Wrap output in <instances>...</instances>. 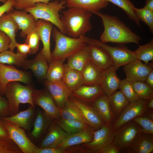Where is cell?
I'll return each mask as SVG.
<instances>
[{
	"mask_svg": "<svg viewBox=\"0 0 153 153\" xmlns=\"http://www.w3.org/2000/svg\"><path fill=\"white\" fill-rule=\"evenodd\" d=\"M94 13L101 18L104 27V31L100 37L101 41L105 43L110 42L125 44L132 42L139 45L141 37L117 17L99 11Z\"/></svg>",
	"mask_w": 153,
	"mask_h": 153,
	"instance_id": "6da1fadb",
	"label": "cell"
},
{
	"mask_svg": "<svg viewBox=\"0 0 153 153\" xmlns=\"http://www.w3.org/2000/svg\"><path fill=\"white\" fill-rule=\"evenodd\" d=\"M92 14L77 7H69L62 11L60 18L65 35L75 38L86 36L92 28L90 21Z\"/></svg>",
	"mask_w": 153,
	"mask_h": 153,
	"instance_id": "7a4b0ae2",
	"label": "cell"
},
{
	"mask_svg": "<svg viewBox=\"0 0 153 153\" xmlns=\"http://www.w3.org/2000/svg\"><path fill=\"white\" fill-rule=\"evenodd\" d=\"M51 35L55 42L54 49L51 52L52 60H59L63 61L86 46L91 39L86 36L77 38L67 36L55 27H53Z\"/></svg>",
	"mask_w": 153,
	"mask_h": 153,
	"instance_id": "3957f363",
	"label": "cell"
},
{
	"mask_svg": "<svg viewBox=\"0 0 153 153\" xmlns=\"http://www.w3.org/2000/svg\"><path fill=\"white\" fill-rule=\"evenodd\" d=\"M66 0H54L48 3L38 2L34 7L25 9L31 14L37 21L42 19L54 25L63 34L65 35L59 12L66 7Z\"/></svg>",
	"mask_w": 153,
	"mask_h": 153,
	"instance_id": "277c9868",
	"label": "cell"
},
{
	"mask_svg": "<svg viewBox=\"0 0 153 153\" xmlns=\"http://www.w3.org/2000/svg\"><path fill=\"white\" fill-rule=\"evenodd\" d=\"M34 89L30 86H24L17 81H12L6 85L4 95L8 101L10 116L19 112L20 103H27L35 106L33 104L32 94Z\"/></svg>",
	"mask_w": 153,
	"mask_h": 153,
	"instance_id": "5b68a950",
	"label": "cell"
},
{
	"mask_svg": "<svg viewBox=\"0 0 153 153\" xmlns=\"http://www.w3.org/2000/svg\"><path fill=\"white\" fill-rule=\"evenodd\" d=\"M142 129L133 120L128 121L114 131L112 142L121 150L129 148Z\"/></svg>",
	"mask_w": 153,
	"mask_h": 153,
	"instance_id": "8992f818",
	"label": "cell"
},
{
	"mask_svg": "<svg viewBox=\"0 0 153 153\" xmlns=\"http://www.w3.org/2000/svg\"><path fill=\"white\" fill-rule=\"evenodd\" d=\"M89 43L100 47L109 54L113 60L116 71L120 67L137 60L134 52L124 46H110L100 41L92 38Z\"/></svg>",
	"mask_w": 153,
	"mask_h": 153,
	"instance_id": "52a82bcc",
	"label": "cell"
},
{
	"mask_svg": "<svg viewBox=\"0 0 153 153\" xmlns=\"http://www.w3.org/2000/svg\"><path fill=\"white\" fill-rule=\"evenodd\" d=\"M3 120L8 137L16 143L23 153H37L39 148L27 137L25 130L12 122Z\"/></svg>",
	"mask_w": 153,
	"mask_h": 153,
	"instance_id": "ba28073f",
	"label": "cell"
},
{
	"mask_svg": "<svg viewBox=\"0 0 153 153\" xmlns=\"http://www.w3.org/2000/svg\"><path fill=\"white\" fill-rule=\"evenodd\" d=\"M32 96L34 105L41 107L55 122L61 118L60 109L46 89L40 90L34 89Z\"/></svg>",
	"mask_w": 153,
	"mask_h": 153,
	"instance_id": "9c48e42d",
	"label": "cell"
},
{
	"mask_svg": "<svg viewBox=\"0 0 153 153\" xmlns=\"http://www.w3.org/2000/svg\"><path fill=\"white\" fill-rule=\"evenodd\" d=\"M31 76L28 72L20 70L12 65H6L0 63V81L2 95L4 93L7 84L12 81L20 82L26 84L31 81Z\"/></svg>",
	"mask_w": 153,
	"mask_h": 153,
	"instance_id": "30bf717a",
	"label": "cell"
},
{
	"mask_svg": "<svg viewBox=\"0 0 153 153\" xmlns=\"http://www.w3.org/2000/svg\"><path fill=\"white\" fill-rule=\"evenodd\" d=\"M68 101L90 126L97 129L106 125L97 112L92 106L82 102L72 95L69 97Z\"/></svg>",
	"mask_w": 153,
	"mask_h": 153,
	"instance_id": "8fae6325",
	"label": "cell"
},
{
	"mask_svg": "<svg viewBox=\"0 0 153 153\" xmlns=\"http://www.w3.org/2000/svg\"><path fill=\"white\" fill-rule=\"evenodd\" d=\"M149 100L144 101L139 99L136 102L130 103L123 110L118 117L111 125L113 130L114 131L136 117L144 115L146 104Z\"/></svg>",
	"mask_w": 153,
	"mask_h": 153,
	"instance_id": "7c38bea8",
	"label": "cell"
},
{
	"mask_svg": "<svg viewBox=\"0 0 153 153\" xmlns=\"http://www.w3.org/2000/svg\"><path fill=\"white\" fill-rule=\"evenodd\" d=\"M114 132L111 125H105L94 131L92 141L81 144L90 150L93 153H97L112 142Z\"/></svg>",
	"mask_w": 153,
	"mask_h": 153,
	"instance_id": "4fadbf2b",
	"label": "cell"
},
{
	"mask_svg": "<svg viewBox=\"0 0 153 153\" xmlns=\"http://www.w3.org/2000/svg\"><path fill=\"white\" fill-rule=\"evenodd\" d=\"M10 15L18 24L21 37L26 38L30 32L35 29L36 21L30 13L28 14L25 10L14 9L13 8L7 12Z\"/></svg>",
	"mask_w": 153,
	"mask_h": 153,
	"instance_id": "5bb4252c",
	"label": "cell"
},
{
	"mask_svg": "<svg viewBox=\"0 0 153 153\" xmlns=\"http://www.w3.org/2000/svg\"><path fill=\"white\" fill-rule=\"evenodd\" d=\"M126 79L129 81L145 82L153 67L137 60L125 65L123 68Z\"/></svg>",
	"mask_w": 153,
	"mask_h": 153,
	"instance_id": "9a60e30c",
	"label": "cell"
},
{
	"mask_svg": "<svg viewBox=\"0 0 153 153\" xmlns=\"http://www.w3.org/2000/svg\"><path fill=\"white\" fill-rule=\"evenodd\" d=\"M69 135L54 121L49 127L37 147L39 148L57 147Z\"/></svg>",
	"mask_w": 153,
	"mask_h": 153,
	"instance_id": "2e32d148",
	"label": "cell"
},
{
	"mask_svg": "<svg viewBox=\"0 0 153 153\" xmlns=\"http://www.w3.org/2000/svg\"><path fill=\"white\" fill-rule=\"evenodd\" d=\"M37 115L33 128L29 134L34 141H41L51 124L54 121L42 110L36 109Z\"/></svg>",
	"mask_w": 153,
	"mask_h": 153,
	"instance_id": "e0dca14e",
	"label": "cell"
},
{
	"mask_svg": "<svg viewBox=\"0 0 153 153\" xmlns=\"http://www.w3.org/2000/svg\"><path fill=\"white\" fill-rule=\"evenodd\" d=\"M46 89L50 93L57 106L62 109L68 101L69 97L72 95V92L65 85L62 80L55 82L46 80Z\"/></svg>",
	"mask_w": 153,
	"mask_h": 153,
	"instance_id": "ac0fdd59",
	"label": "cell"
},
{
	"mask_svg": "<svg viewBox=\"0 0 153 153\" xmlns=\"http://www.w3.org/2000/svg\"><path fill=\"white\" fill-rule=\"evenodd\" d=\"M36 115L35 106L29 104L28 107L25 110L19 112L13 116L0 118L12 122L25 131L30 132L33 126Z\"/></svg>",
	"mask_w": 153,
	"mask_h": 153,
	"instance_id": "d6986e66",
	"label": "cell"
},
{
	"mask_svg": "<svg viewBox=\"0 0 153 153\" xmlns=\"http://www.w3.org/2000/svg\"><path fill=\"white\" fill-rule=\"evenodd\" d=\"M48 63L41 49L34 59L31 60H25L22 67L31 70L37 79L41 81L46 79L48 67Z\"/></svg>",
	"mask_w": 153,
	"mask_h": 153,
	"instance_id": "ffe728a7",
	"label": "cell"
},
{
	"mask_svg": "<svg viewBox=\"0 0 153 153\" xmlns=\"http://www.w3.org/2000/svg\"><path fill=\"white\" fill-rule=\"evenodd\" d=\"M53 24L50 22L42 19L36 21V29L38 32L43 44V54L48 63L52 60L50 50V38Z\"/></svg>",
	"mask_w": 153,
	"mask_h": 153,
	"instance_id": "44dd1931",
	"label": "cell"
},
{
	"mask_svg": "<svg viewBox=\"0 0 153 153\" xmlns=\"http://www.w3.org/2000/svg\"><path fill=\"white\" fill-rule=\"evenodd\" d=\"M104 94L100 84L88 86L84 84L72 92V95L79 100L89 105Z\"/></svg>",
	"mask_w": 153,
	"mask_h": 153,
	"instance_id": "7402d4cb",
	"label": "cell"
},
{
	"mask_svg": "<svg viewBox=\"0 0 153 153\" xmlns=\"http://www.w3.org/2000/svg\"><path fill=\"white\" fill-rule=\"evenodd\" d=\"M90 60L102 70L114 66L113 60L109 54L97 45L88 44Z\"/></svg>",
	"mask_w": 153,
	"mask_h": 153,
	"instance_id": "603a6c76",
	"label": "cell"
},
{
	"mask_svg": "<svg viewBox=\"0 0 153 153\" xmlns=\"http://www.w3.org/2000/svg\"><path fill=\"white\" fill-rule=\"evenodd\" d=\"M97 129L90 126L85 129L68 135L57 147L64 149L69 146L92 141L94 131Z\"/></svg>",
	"mask_w": 153,
	"mask_h": 153,
	"instance_id": "cb8c5ba5",
	"label": "cell"
},
{
	"mask_svg": "<svg viewBox=\"0 0 153 153\" xmlns=\"http://www.w3.org/2000/svg\"><path fill=\"white\" fill-rule=\"evenodd\" d=\"M121 80L117 76L114 66L103 70L100 85L108 97L119 89Z\"/></svg>",
	"mask_w": 153,
	"mask_h": 153,
	"instance_id": "d4e9b609",
	"label": "cell"
},
{
	"mask_svg": "<svg viewBox=\"0 0 153 153\" xmlns=\"http://www.w3.org/2000/svg\"><path fill=\"white\" fill-rule=\"evenodd\" d=\"M90 105L97 111L107 125H111L116 120L110 107L109 97L105 94Z\"/></svg>",
	"mask_w": 153,
	"mask_h": 153,
	"instance_id": "484cf974",
	"label": "cell"
},
{
	"mask_svg": "<svg viewBox=\"0 0 153 153\" xmlns=\"http://www.w3.org/2000/svg\"><path fill=\"white\" fill-rule=\"evenodd\" d=\"M128 148L129 153H153V134L142 133H139Z\"/></svg>",
	"mask_w": 153,
	"mask_h": 153,
	"instance_id": "4316f807",
	"label": "cell"
},
{
	"mask_svg": "<svg viewBox=\"0 0 153 153\" xmlns=\"http://www.w3.org/2000/svg\"><path fill=\"white\" fill-rule=\"evenodd\" d=\"M19 29L18 26L11 16L8 13L3 14L0 17V30L5 33L10 38V50L14 51L17 42L16 33Z\"/></svg>",
	"mask_w": 153,
	"mask_h": 153,
	"instance_id": "83f0119b",
	"label": "cell"
},
{
	"mask_svg": "<svg viewBox=\"0 0 153 153\" xmlns=\"http://www.w3.org/2000/svg\"><path fill=\"white\" fill-rule=\"evenodd\" d=\"M81 73L84 85L88 86L100 85L103 76V70L90 60L86 65Z\"/></svg>",
	"mask_w": 153,
	"mask_h": 153,
	"instance_id": "f1b7e54d",
	"label": "cell"
},
{
	"mask_svg": "<svg viewBox=\"0 0 153 153\" xmlns=\"http://www.w3.org/2000/svg\"><path fill=\"white\" fill-rule=\"evenodd\" d=\"M65 70L62 81L67 88L72 92L84 84L82 73L71 68L65 64Z\"/></svg>",
	"mask_w": 153,
	"mask_h": 153,
	"instance_id": "f546056e",
	"label": "cell"
},
{
	"mask_svg": "<svg viewBox=\"0 0 153 153\" xmlns=\"http://www.w3.org/2000/svg\"><path fill=\"white\" fill-rule=\"evenodd\" d=\"M109 3L103 0H66V6L79 7L94 13L107 7Z\"/></svg>",
	"mask_w": 153,
	"mask_h": 153,
	"instance_id": "4dcf8cb0",
	"label": "cell"
},
{
	"mask_svg": "<svg viewBox=\"0 0 153 153\" xmlns=\"http://www.w3.org/2000/svg\"><path fill=\"white\" fill-rule=\"evenodd\" d=\"M67 65L69 67L82 72L90 61L88 44L85 47L69 56Z\"/></svg>",
	"mask_w": 153,
	"mask_h": 153,
	"instance_id": "1f68e13d",
	"label": "cell"
},
{
	"mask_svg": "<svg viewBox=\"0 0 153 153\" xmlns=\"http://www.w3.org/2000/svg\"><path fill=\"white\" fill-rule=\"evenodd\" d=\"M65 70L63 61L52 60L48 63L46 79L50 82H55L62 80Z\"/></svg>",
	"mask_w": 153,
	"mask_h": 153,
	"instance_id": "d6a6232c",
	"label": "cell"
},
{
	"mask_svg": "<svg viewBox=\"0 0 153 153\" xmlns=\"http://www.w3.org/2000/svg\"><path fill=\"white\" fill-rule=\"evenodd\" d=\"M109 98L111 109L116 120L130 102L120 90L116 91Z\"/></svg>",
	"mask_w": 153,
	"mask_h": 153,
	"instance_id": "836d02e7",
	"label": "cell"
},
{
	"mask_svg": "<svg viewBox=\"0 0 153 153\" xmlns=\"http://www.w3.org/2000/svg\"><path fill=\"white\" fill-rule=\"evenodd\" d=\"M56 122L62 129L69 135L82 131L90 126L79 121L61 118Z\"/></svg>",
	"mask_w": 153,
	"mask_h": 153,
	"instance_id": "e575fe53",
	"label": "cell"
},
{
	"mask_svg": "<svg viewBox=\"0 0 153 153\" xmlns=\"http://www.w3.org/2000/svg\"><path fill=\"white\" fill-rule=\"evenodd\" d=\"M103 0L111 2L122 8L130 19L134 21L138 26L141 27L140 20L137 17L134 8L135 6L130 0Z\"/></svg>",
	"mask_w": 153,
	"mask_h": 153,
	"instance_id": "d590c367",
	"label": "cell"
},
{
	"mask_svg": "<svg viewBox=\"0 0 153 153\" xmlns=\"http://www.w3.org/2000/svg\"><path fill=\"white\" fill-rule=\"evenodd\" d=\"M27 57L17 53H14L13 51L10 50H7L0 53V63L11 65H14L22 67Z\"/></svg>",
	"mask_w": 153,
	"mask_h": 153,
	"instance_id": "8d00e7d4",
	"label": "cell"
},
{
	"mask_svg": "<svg viewBox=\"0 0 153 153\" xmlns=\"http://www.w3.org/2000/svg\"><path fill=\"white\" fill-rule=\"evenodd\" d=\"M60 115L61 118L76 120L90 125L68 101L65 107L60 109Z\"/></svg>",
	"mask_w": 153,
	"mask_h": 153,
	"instance_id": "74e56055",
	"label": "cell"
},
{
	"mask_svg": "<svg viewBox=\"0 0 153 153\" xmlns=\"http://www.w3.org/2000/svg\"><path fill=\"white\" fill-rule=\"evenodd\" d=\"M139 45L138 48L134 52L137 60L144 61L146 65H149V61H153V39L148 43Z\"/></svg>",
	"mask_w": 153,
	"mask_h": 153,
	"instance_id": "f35d334b",
	"label": "cell"
},
{
	"mask_svg": "<svg viewBox=\"0 0 153 153\" xmlns=\"http://www.w3.org/2000/svg\"><path fill=\"white\" fill-rule=\"evenodd\" d=\"M131 83L139 99L147 101L153 98V88L145 82H132Z\"/></svg>",
	"mask_w": 153,
	"mask_h": 153,
	"instance_id": "ab89813d",
	"label": "cell"
},
{
	"mask_svg": "<svg viewBox=\"0 0 153 153\" xmlns=\"http://www.w3.org/2000/svg\"><path fill=\"white\" fill-rule=\"evenodd\" d=\"M119 89L130 103L136 102L139 99L133 89L131 82L125 79L121 80Z\"/></svg>",
	"mask_w": 153,
	"mask_h": 153,
	"instance_id": "60d3db41",
	"label": "cell"
},
{
	"mask_svg": "<svg viewBox=\"0 0 153 153\" xmlns=\"http://www.w3.org/2000/svg\"><path fill=\"white\" fill-rule=\"evenodd\" d=\"M136 14L140 20L145 23L153 33V11L144 7L138 8L134 7Z\"/></svg>",
	"mask_w": 153,
	"mask_h": 153,
	"instance_id": "b9f144b4",
	"label": "cell"
},
{
	"mask_svg": "<svg viewBox=\"0 0 153 153\" xmlns=\"http://www.w3.org/2000/svg\"><path fill=\"white\" fill-rule=\"evenodd\" d=\"M132 120L141 127V133L153 134V119L143 115L136 117Z\"/></svg>",
	"mask_w": 153,
	"mask_h": 153,
	"instance_id": "7bdbcfd3",
	"label": "cell"
},
{
	"mask_svg": "<svg viewBox=\"0 0 153 153\" xmlns=\"http://www.w3.org/2000/svg\"><path fill=\"white\" fill-rule=\"evenodd\" d=\"M40 40L39 34L36 29L27 35L24 43L29 46L31 54H35L38 51Z\"/></svg>",
	"mask_w": 153,
	"mask_h": 153,
	"instance_id": "ee69618b",
	"label": "cell"
},
{
	"mask_svg": "<svg viewBox=\"0 0 153 153\" xmlns=\"http://www.w3.org/2000/svg\"><path fill=\"white\" fill-rule=\"evenodd\" d=\"M51 0H13V7L16 10H24L26 8L34 7L37 3H48Z\"/></svg>",
	"mask_w": 153,
	"mask_h": 153,
	"instance_id": "f6af8a7d",
	"label": "cell"
},
{
	"mask_svg": "<svg viewBox=\"0 0 153 153\" xmlns=\"http://www.w3.org/2000/svg\"><path fill=\"white\" fill-rule=\"evenodd\" d=\"M11 40L4 32L0 30V53L9 49Z\"/></svg>",
	"mask_w": 153,
	"mask_h": 153,
	"instance_id": "bcb514c9",
	"label": "cell"
},
{
	"mask_svg": "<svg viewBox=\"0 0 153 153\" xmlns=\"http://www.w3.org/2000/svg\"><path fill=\"white\" fill-rule=\"evenodd\" d=\"M10 116V107L7 99L0 97V117H6Z\"/></svg>",
	"mask_w": 153,
	"mask_h": 153,
	"instance_id": "7dc6e473",
	"label": "cell"
},
{
	"mask_svg": "<svg viewBox=\"0 0 153 153\" xmlns=\"http://www.w3.org/2000/svg\"><path fill=\"white\" fill-rule=\"evenodd\" d=\"M64 149L66 153H93L90 150L81 144L71 146Z\"/></svg>",
	"mask_w": 153,
	"mask_h": 153,
	"instance_id": "c3c4849f",
	"label": "cell"
},
{
	"mask_svg": "<svg viewBox=\"0 0 153 153\" xmlns=\"http://www.w3.org/2000/svg\"><path fill=\"white\" fill-rule=\"evenodd\" d=\"M120 150L116 145L111 142L97 153H119Z\"/></svg>",
	"mask_w": 153,
	"mask_h": 153,
	"instance_id": "681fc988",
	"label": "cell"
},
{
	"mask_svg": "<svg viewBox=\"0 0 153 153\" xmlns=\"http://www.w3.org/2000/svg\"><path fill=\"white\" fill-rule=\"evenodd\" d=\"M16 47L17 48V53L21 55L27 56L28 54H31L30 47L27 44L17 43Z\"/></svg>",
	"mask_w": 153,
	"mask_h": 153,
	"instance_id": "f907efd6",
	"label": "cell"
},
{
	"mask_svg": "<svg viewBox=\"0 0 153 153\" xmlns=\"http://www.w3.org/2000/svg\"><path fill=\"white\" fill-rule=\"evenodd\" d=\"M37 153H66V152L64 149L56 147L39 148Z\"/></svg>",
	"mask_w": 153,
	"mask_h": 153,
	"instance_id": "816d5d0a",
	"label": "cell"
},
{
	"mask_svg": "<svg viewBox=\"0 0 153 153\" xmlns=\"http://www.w3.org/2000/svg\"><path fill=\"white\" fill-rule=\"evenodd\" d=\"M14 3L13 0H7L3 5L0 6V17L3 14L9 12L13 8Z\"/></svg>",
	"mask_w": 153,
	"mask_h": 153,
	"instance_id": "f5cc1de1",
	"label": "cell"
},
{
	"mask_svg": "<svg viewBox=\"0 0 153 153\" xmlns=\"http://www.w3.org/2000/svg\"><path fill=\"white\" fill-rule=\"evenodd\" d=\"M0 137H8L7 130L5 127L3 120L0 118Z\"/></svg>",
	"mask_w": 153,
	"mask_h": 153,
	"instance_id": "db71d44e",
	"label": "cell"
},
{
	"mask_svg": "<svg viewBox=\"0 0 153 153\" xmlns=\"http://www.w3.org/2000/svg\"><path fill=\"white\" fill-rule=\"evenodd\" d=\"M145 82L153 88V69L148 75Z\"/></svg>",
	"mask_w": 153,
	"mask_h": 153,
	"instance_id": "11a10c76",
	"label": "cell"
},
{
	"mask_svg": "<svg viewBox=\"0 0 153 153\" xmlns=\"http://www.w3.org/2000/svg\"><path fill=\"white\" fill-rule=\"evenodd\" d=\"M144 7L153 11V0H146Z\"/></svg>",
	"mask_w": 153,
	"mask_h": 153,
	"instance_id": "9f6ffc18",
	"label": "cell"
},
{
	"mask_svg": "<svg viewBox=\"0 0 153 153\" xmlns=\"http://www.w3.org/2000/svg\"><path fill=\"white\" fill-rule=\"evenodd\" d=\"M144 115L147 116L153 119V109H146Z\"/></svg>",
	"mask_w": 153,
	"mask_h": 153,
	"instance_id": "6f0895ef",
	"label": "cell"
},
{
	"mask_svg": "<svg viewBox=\"0 0 153 153\" xmlns=\"http://www.w3.org/2000/svg\"><path fill=\"white\" fill-rule=\"evenodd\" d=\"M146 109H153V98L149 100L146 104Z\"/></svg>",
	"mask_w": 153,
	"mask_h": 153,
	"instance_id": "680465c9",
	"label": "cell"
},
{
	"mask_svg": "<svg viewBox=\"0 0 153 153\" xmlns=\"http://www.w3.org/2000/svg\"><path fill=\"white\" fill-rule=\"evenodd\" d=\"M2 88H1V86L0 81V97L2 96Z\"/></svg>",
	"mask_w": 153,
	"mask_h": 153,
	"instance_id": "91938a15",
	"label": "cell"
},
{
	"mask_svg": "<svg viewBox=\"0 0 153 153\" xmlns=\"http://www.w3.org/2000/svg\"><path fill=\"white\" fill-rule=\"evenodd\" d=\"M7 1V0H0V1L4 3Z\"/></svg>",
	"mask_w": 153,
	"mask_h": 153,
	"instance_id": "94428289",
	"label": "cell"
}]
</instances>
